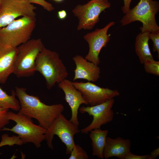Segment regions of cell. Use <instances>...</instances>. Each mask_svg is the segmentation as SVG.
<instances>
[{"label": "cell", "instance_id": "cell-1", "mask_svg": "<svg viewBox=\"0 0 159 159\" xmlns=\"http://www.w3.org/2000/svg\"><path fill=\"white\" fill-rule=\"evenodd\" d=\"M15 88L16 95L20 105L19 112L30 118L36 119L39 125L47 130L64 110V106L61 104L46 105L37 96L28 95L26 88L18 87Z\"/></svg>", "mask_w": 159, "mask_h": 159}, {"label": "cell", "instance_id": "cell-2", "mask_svg": "<svg viewBox=\"0 0 159 159\" xmlns=\"http://www.w3.org/2000/svg\"><path fill=\"white\" fill-rule=\"evenodd\" d=\"M35 69L36 71L39 72L45 79L48 89L66 79L68 75L58 54L45 47L36 59Z\"/></svg>", "mask_w": 159, "mask_h": 159}, {"label": "cell", "instance_id": "cell-3", "mask_svg": "<svg viewBox=\"0 0 159 159\" xmlns=\"http://www.w3.org/2000/svg\"><path fill=\"white\" fill-rule=\"evenodd\" d=\"M7 116L9 120L14 121L16 124L11 128L4 127L1 130L10 131L17 134L24 144L32 143L37 148L41 146V143L45 139L47 129L34 124L31 118L19 112L16 113L8 111Z\"/></svg>", "mask_w": 159, "mask_h": 159}, {"label": "cell", "instance_id": "cell-4", "mask_svg": "<svg viewBox=\"0 0 159 159\" xmlns=\"http://www.w3.org/2000/svg\"><path fill=\"white\" fill-rule=\"evenodd\" d=\"M159 11V3L157 1L140 0L137 5L130 9L120 20L122 26L136 21H140L143 26L141 32H151L159 30L155 16Z\"/></svg>", "mask_w": 159, "mask_h": 159}, {"label": "cell", "instance_id": "cell-5", "mask_svg": "<svg viewBox=\"0 0 159 159\" xmlns=\"http://www.w3.org/2000/svg\"><path fill=\"white\" fill-rule=\"evenodd\" d=\"M36 17H21L0 28V42L17 47L30 39L36 26Z\"/></svg>", "mask_w": 159, "mask_h": 159}, {"label": "cell", "instance_id": "cell-6", "mask_svg": "<svg viewBox=\"0 0 159 159\" xmlns=\"http://www.w3.org/2000/svg\"><path fill=\"white\" fill-rule=\"evenodd\" d=\"M44 47L40 38L30 39L18 46L13 73L17 77L34 74L36 72V59Z\"/></svg>", "mask_w": 159, "mask_h": 159}, {"label": "cell", "instance_id": "cell-7", "mask_svg": "<svg viewBox=\"0 0 159 159\" xmlns=\"http://www.w3.org/2000/svg\"><path fill=\"white\" fill-rule=\"evenodd\" d=\"M78 126L68 120L62 113L54 120L46 133V138L48 147L53 149L52 140L54 135H57L66 147V153L70 154L75 145L74 137L80 132Z\"/></svg>", "mask_w": 159, "mask_h": 159}, {"label": "cell", "instance_id": "cell-8", "mask_svg": "<svg viewBox=\"0 0 159 159\" xmlns=\"http://www.w3.org/2000/svg\"><path fill=\"white\" fill-rule=\"evenodd\" d=\"M110 6L108 0H90L77 6L72 12L79 20L77 30L92 29L99 21L100 14Z\"/></svg>", "mask_w": 159, "mask_h": 159}, {"label": "cell", "instance_id": "cell-9", "mask_svg": "<svg viewBox=\"0 0 159 159\" xmlns=\"http://www.w3.org/2000/svg\"><path fill=\"white\" fill-rule=\"evenodd\" d=\"M37 8L25 0H0V28L19 17H36Z\"/></svg>", "mask_w": 159, "mask_h": 159}, {"label": "cell", "instance_id": "cell-10", "mask_svg": "<svg viewBox=\"0 0 159 159\" xmlns=\"http://www.w3.org/2000/svg\"><path fill=\"white\" fill-rule=\"evenodd\" d=\"M114 102L115 100L113 98L96 105L80 107L79 110L81 113H87L93 118L91 123L81 130L80 132L87 134L91 130L100 128L102 125L111 122L114 116V112L112 108Z\"/></svg>", "mask_w": 159, "mask_h": 159}, {"label": "cell", "instance_id": "cell-11", "mask_svg": "<svg viewBox=\"0 0 159 159\" xmlns=\"http://www.w3.org/2000/svg\"><path fill=\"white\" fill-rule=\"evenodd\" d=\"M72 83L88 105L90 106L101 104L120 95L117 90L102 87L90 82H73Z\"/></svg>", "mask_w": 159, "mask_h": 159}, {"label": "cell", "instance_id": "cell-12", "mask_svg": "<svg viewBox=\"0 0 159 159\" xmlns=\"http://www.w3.org/2000/svg\"><path fill=\"white\" fill-rule=\"evenodd\" d=\"M115 23L114 21L110 22L103 28L96 29L84 36L89 46V51L85 57L88 61L99 65L100 62L99 57L100 51L106 46L110 39V35L107 34L108 30Z\"/></svg>", "mask_w": 159, "mask_h": 159}, {"label": "cell", "instance_id": "cell-13", "mask_svg": "<svg viewBox=\"0 0 159 159\" xmlns=\"http://www.w3.org/2000/svg\"><path fill=\"white\" fill-rule=\"evenodd\" d=\"M59 87L64 92L65 99L71 110L72 116L70 120L78 126L79 122L78 118L79 108L83 104L88 105L80 92L74 86L72 82L66 79L58 83Z\"/></svg>", "mask_w": 159, "mask_h": 159}, {"label": "cell", "instance_id": "cell-14", "mask_svg": "<svg viewBox=\"0 0 159 159\" xmlns=\"http://www.w3.org/2000/svg\"><path fill=\"white\" fill-rule=\"evenodd\" d=\"M73 59L76 65L73 80L74 81L79 79L92 82L98 80L100 74V68L98 65L88 61L80 55L75 56Z\"/></svg>", "mask_w": 159, "mask_h": 159}, {"label": "cell", "instance_id": "cell-15", "mask_svg": "<svg viewBox=\"0 0 159 159\" xmlns=\"http://www.w3.org/2000/svg\"><path fill=\"white\" fill-rule=\"evenodd\" d=\"M17 53V47L0 42V83H5L13 73Z\"/></svg>", "mask_w": 159, "mask_h": 159}, {"label": "cell", "instance_id": "cell-16", "mask_svg": "<svg viewBox=\"0 0 159 159\" xmlns=\"http://www.w3.org/2000/svg\"><path fill=\"white\" fill-rule=\"evenodd\" d=\"M130 146L129 139L119 137L115 139L107 137L103 152L104 158L107 159L115 157L120 159H124L130 151Z\"/></svg>", "mask_w": 159, "mask_h": 159}, {"label": "cell", "instance_id": "cell-17", "mask_svg": "<svg viewBox=\"0 0 159 159\" xmlns=\"http://www.w3.org/2000/svg\"><path fill=\"white\" fill-rule=\"evenodd\" d=\"M90 132V137L92 142V155L103 159V150L108 130H102L100 128L92 130Z\"/></svg>", "mask_w": 159, "mask_h": 159}, {"label": "cell", "instance_id": "cell-18", "mask_svg": "<svg viewBox=\"0 0 159 159\" xmlns=\"http://www.w3.org/2000/svg\"><path fill=\"white\" fill-rule=\"evenodd\" d=\"M150 33L148 32H141L136 38L135 51L141 64H143L148 59H153L149 45Z\"/></svg>", "mask_w": 159, "mask_h": 159}, {"label": "cell", "instance_id": "cell-19", "mask_svg": "<svg viewBox=\"0 0 159 159\" xmlns=\"http://www.w3.org/2000/svg\"><path fill=\"white\" fill-rule=\"evenodd\" d=\"M16 96L15 91L12 90L11 95H9L0 87V107L19 111L20 105L19 101L16 98Z\"/></svg>", "mask_w": 159, "mask_h": 159}, {"label": "cell", "instance_id": "cell-20", "mask_svg": "<svg viewBox=\"0 0 159 159\" xmlns=\"http://www.w3.org/2000/svg\"><path fill=\"white\" fill-rule=\"evenodd\" d=\"M143 64L145 70L147 73L159 76V61H155L153 59H148Z\"/></svg>", "mask_w": 159, "mask_h": 159}, {"label": "cell", "instance_id": "cell-21", "mask_svg": "<svg viewBox=\"0 0 159 159\" xmlns=\"http://www.w3.org/2000/svg\"><path fill=\"white\" fill-rule=\"evenodd\" d=\"M23 142L18 136L13 135L9 136L7 134H4L1 136V140L0 142V147L6 145L12 146L14 145H21Z\"/></svg>", "mask_w": 159, "mask_h": 159}, {"label": "cell", "instance_id": "cell-22", "mask_svg": "<svg viewBox=\"0 0 159 159\" xmlns=\"http://www.w3.org/2000/svg\"><path fill=\"white\" fill-rule=\"evenodd\" d=\"M69 159H88L89 156L80 146L75 144L70 153Z\"/></svg>", "mask_w": 159, "mask_h": 159}, {"label": "cell", "instance_id": "cell-23", "mask_svg": "<svg viewBox=\"0 0 159 159\" xmlns=\"http://www.w3.org/2000/svg\"><path fill=\"white\" fill-rule=\"evenodd\" d=\"M150 39L152 41L153 51L157 52L158 54V58L159 57V30L150 32L149 34Z\"/></svg>", "mask_w": 159, "mask_h": 159}, {"label": "cell", "instance_id": "cell-24", "mask_svg": "<svg viewBox=\"0 0 159 159\" xmlns=\"http://www.w3.org/2000/svg\"><path fill=\"white\" fill-rule=\"evenodd\" d=\"M9 109L0 107V128L1 129L8 124L9 120L7 116Z\"/></svg>", "mask_w": 159, "mask_h": 159}, {"label": "cell", "instance_id": "cell-25", "mask_svg": "<svg viewBox=\"0 0 159 159\" xmlns=\"http://www.w3.org/2000/svg\"><path fill=\"white\" fill-rule=\"evenodd\" d=\"M32 4L39 5L42 6L45 10L49 11H51L54 8L52 5L45 0H25Z\"/></svg>", "mask_w": 159, "mask_h": 159}, {"label": "cell", "instance_id": "cell-26", "mask_svg": "<svg viewBox=\"0 0 159 159\" xmlns=\"http://www.w3.org/2000/svg\"><path fill=\"white\" fill-rule=\"evenodd\" d=\"M124 159H151L150 154L145 155H137L129 152L125 157Z\"/></svg>", "mask_w": 159, "mask_h": 159}, {"label": "cell", "instance_id": "cell-27", "mask_svg": "<svg viewBox=\"0 0 159 159\" xmlns=\"http://www.w3.org/2000/svg\"><path fill=\"white\" fill-rule=\"evenodd\" d=\"M124 5L121 7L122 11L124 14H126L130 9V5L132 0H123Z\"/></svg>", "mask_w": 159, "mask_h": 159}, {"label": "cell", "instance_id": "cell-28", "mask_svg": "<svg viewBox=\"0 0 159 159\" xmlns=\"http://www.w3.org/2000/svg\"><path fill=\"white\" fill-rule=\"evenodd\" d=\"M67 16V14L66 11L62 10L59 11L57 12V16L60 20L65 19Z\"/></svg>", "mask_w": 159, "mask_h": 159}, {"label": "cell", "instance_id": "cell-29", "mask_svg": "<svg viewBox=\"0 0 159 159\" xmlns=\"http://www.w3.org/2000/svg\"><path fill=\"white\" fill-rule=\"evenodd\" d=\"M159 155V148L155 149L151 153L150 155L151 159H154L158 156Z\"/></svg>", "mask_w": 159, "mask_h": 159}, {"label": "cell", "instance_id": "cell-30", "mask_svg": "<svg viewBox=\"0 0 159 159\" xmlns=\"http://www.w3.org/2000/svg\"><path fill=\"white\" fill-rule=\"evenodd\" d=\"M53 0L57 2H61L63 1L64 0Z\"/></svg>", "mask_w": 159, "mask_h": 159}, {"label": "cell", "instance_id": "cell-31", "mask_svg": "<svg viewBox=\"0 0 159 159\" xmlns=\"http://www.w3.org/2000/svg\"><path fill=\"white\" fill-rule=\"evenodd\" d=\"M16 0V1H21V0Z\"/></svg>", "mask_w": 159, "mask_h": 159}, {"label": "cell", "instance_id": "cell-32", "mask_svg": "<svg viewBox=\"0 0 159 159\" xmlns=\"http://www.w3.org/2000/svg\"><path fill=\"white\" fill-rule=\"evenodd\" d=\"M1 129L0 128V131L1 130Z\"/></svg>", "mask_w": 159, "mask_h": 159}]
</instances>
